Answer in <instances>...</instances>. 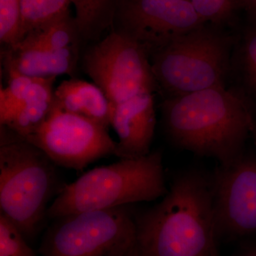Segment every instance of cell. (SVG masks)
I'll return each instance as SVG.
<instances>
[{
  "label": "cell",
  "mask_w": 256,
  "mask_h": 256,
  "mask_svg": "<svg viewBox=\"0 0 256 256\" xmlns=\"http://www.w3.org/2000/svg\"><path fill=\"white\" fill-rule=\"evenodd\" d=\"M161 110L165 131L175 146L224 166L244 154L255 121L246 96L226 86L166 98Z\"/></svg>",
  "instance_id": "obj_1"
},
{
  "label": "cell",
  "mask_w": 256,
  "mask_h": 256,
  "mask_svg": "<svg viewBox=\"0 0 256 256\" xmlns=\"http://www.w3.org/2000/svg\"><path fill=\"white\" fill-rule=\"evenodd\" d=\"M136 222L142 256H220L210 178L200 172L180 174Z\"/></svg>",
  "instance_id": "obj_2"
},
{
  "label": "cell",
  "mask_w": 256,
  "mask_h": 256,
  "mask_svg": "<svg viewBox=\"0 0 256 256\" xmlns=\"http://www.w3.org/2000/svg\"><path fill=\"white\" fill-rule=\"evenodd\" d=\"M56 166L38 146L0 124V214L26 238L42 228L48 202L63 188Z\"/></svg>",
  "instance_id": "obj_3"
},
{
  "label": "cell",
  "mask_w": 256,
  "mask_h": 256,
  "mask_svg": "<svg viewBox=\"0 0 256 256\" xmlns=\"http://www.w3.org/2000/svg\"><path fill=\"white\" fill-rule=\"evenodd\" d=\"M162 154L151 152L142 158L118 162L87 172L64 185L48 207L47 216L56 218L90 210L152 202L168 193Z\"/></svg>",
  "instance_id": "obj_4"
},
{
  "label": "cell",
  "mask_w": 256,
  "mask_h": 256,
  "mask_svg": "<svg viewBox=\"0 0 256 256\" xmlns=\"http://www.w3.org/2000/svg\"><path fill=\"white\" fill-rule=\"evenodd\" d=\"M233 42L204 24L156 50L150 58L158 89L166 98L225 86Z\"/></svg>",
  "instance_id": "obj_5"
},
{
  "label": "cell",
  "mask_w": 256,
  "mask_h": 256,
  "mask_svg": "<svg viewBox=\"0 0 256 256\" xmlns=\"http://www.w3.org/2000/svg\"><path fill=\"white\" fill-rule=\"evenodd\" d=\"M136 246V216L124 206L56 218L40 252L42 256H124Z\"/></svg>",
  "instance_id": "obj_6"
},
{
  "label": "cell",
  "mask_w": 256,
  "mask_h": 256,
  "mask_svg": "<svg viewBox=\"0 0 256 256\" xmlns=\"http://www.w3.org/2000/svg\"><path fill=\"white\" fill-rule=\"evenodd\" d=\"M82 63L86 73L110 104L158 89L146 48L114 28L85 52Z\"/></svg>",
  "instance_id": "obj_7"
},
{
  "label": "cell",
  "mask_w": 256,
  "mask_h": 256,
  "mask_svg": "<svg viewBox=\"0 0 256 256\" xmlns=\"http://www.w3.org/2000/svg\"><path fill=\"white\" fill-rule=\"evenodd\" d=\"M25 139L41 149L56 165L77 171L101 158L116 156L117 148L108 128L64 110L55 102L44 122Z\"/></svg>",
  "instance_id": "obj_8"
},
{
  "label": "cell",
  "mask_w": 256,
  "mask_h": 256,
  "mask_svg": "<svg viewBox=\"0 0 256 256\" xmlns=\"http://www.w3.org/2000/svg\"><path fill=\"white\" fill-rule=\"evenodd\" d=\"M114 23V30L140 44L150 56L205 24L190 0H119Z\"/></svg>",
  "instance_id": "obj_9"
},
{
  "label": "cell",
  "mask_w": 256,
  "mask_h": 256,
  "mask_svg": "<svg viewBox=\"0 0 256 256\" xmlns=\"http://www.w3.org/2000/svg\"><path fill=\"white\" fill-rule=\"evenodd\" d=\"M210 178L220 238L256 234V159L244 154Z\"/></svg>",
  "instance_id": "obj_10"
},
{
  "label": "cell",
  "mask_w": 256,
  "mask_h": 256,
  "mask_svg": "<svg viewBox=\"0 0 256 256\" xmlns=\"http://www.w3.org/2000/svg\"><path fill=\"white\" fill-rule=\"evenodd\" d=\"M110 106V126L119 139L114 156L134 159L150 154L156 124L154 94H140Z\"/></svg>",
  "instance_id": "obj_11"
},
{
  "label": "cell",
  "mask_w": 256,
  "mask_h": 256,
  "mask_svg": "<svg viewBox=\"0 0 256 256\" xmlns=\"http://www.w3.org/2000/svg\"><path fill=\"white\" fill-rule=\"evenodd\" d=\"M2 58L8 75L18 74L34 78L60 75L73 76L79 58V46L54 50L36 46L18 44L6 47Z\"/></svg>",
  "instance_id": "obj_12"
},
{
  "label": "cell",
  "mask_w": 256,
  "mask_h": 256,
  "mask_svg": "<svg viewBox=\"0 0 256 256\" xmlns=\"http://www.w3.org/2000/svg\"><path fill=\"white\" fill-rule=\"evenodd\" d=\"M55 104L63 110L84 116L108 129L110 101L95 84L74 78L63 80L55 88Z\"/></svg>",
  "instance_id": "obj_13"
},
{
  "label": "cell",
  "mask_w": 256,
  "mask_h": 256,
  "mask_svg": "<svg viewBox=\"0 0 256 256\" xmlns=\"http://www.w3.org/2000/svg\"><path fill=\"white\" fill-rule=\"evenodd\" d=\"M56 77L36 78L25 98L3 124L23 138L28 137L47 118L55 102Z\"/></svg>",
  "instance_id": "obj_14"
},
{
  "label": "cell",
  "mask_w": 256,
  "mask_h": 256,
  "mask_svg": "<svg viewBox=\"0 0 256 256\" xmlns=\"http://www.w3.org/2000/svg\"><path fill=\"white\" fill-rule=\"evenodd\" d=\"M82 41L75 16L70 11L28 34L18 44L60 50L80 46ZM15 46V45H14Z\"/></svg>",
  "instance_id": "obj_15"
},
{
  "label": "cell",
  "mask_w": 256,
  "mask_h": 256,
  "mask_svg": "<svg viewBox=\"0 0 256 256\" xmlns=\"http://www.w3.org/2000/svg\"><path fill=\"white\" fill-rule=\"evenodd\" d=\"M82 41L98 42L112 25L119 0H70Z\"/></svg>",
  "instance_id": "obj_16"
},
{
  "label": "cell",
  "mask_w": 256,
  "mask_h": 256,
  "mask_svg": "<svg viewBox=\"0 0 256 256\" xmlns=\"http://www.w3.org/2000/svg\"><path fill=\"white\" fill-rule=\"evenodd\" d=\"M70 4V0H21L22 26L18 42L30 32L68 12Z\"/></svg>",
  "instance_id": "obj_17"
},
{
  "label": "cell",
  "mask_w": 256,
  "mask_h": 256,
  "mask_svg": "<svg viewBox=\"0 0 256 256\" xmlns=\"http://www.w3.org/2000/svg\"><path fill=\"white\" fill-rule=\"evenodd\" d=\"M8 79L6 86L0 89V124H3L18 108L36 78L10 74Z\"/></svg>",
  "instance_id": "obj_18"
},
{
  "label": "cell",
  "mask_w": 256,
  "mask_h": 256,
  "mask_svg": "<svg viewBox=\"0 0 256 256\" xmlns=\"http://www.w3.org/2000/svg\"><path fill=\"white\" fill-rule=\"evenodd\" d=\"M21 0H0V42L6 47L20 41L21 33Z\"/></svg>",
  "instance_id": "obj_19"
},
{
  "label": "cell",
  "mask_w": 256,
  "mask_h": 256,
  "mask_svg": "<svg viewBox=\"0 0 256 256\" xmlns=\"http://www.w3.org/2000/svg\"><path fill=\"white\" fill-rule=\"evenodd\" d=\"M237 56L242 80L250 92L256 96V26L246 32Z\"/></svg>",
  "instance_id": "obj_20"
},
{
  "label": "cell",
  "mask_w": 256,
  "mask_h": 256,
  "mask_svg": "<svg viewBox=\"0 0 256 256\" xmlns=\"http://www.w3.org/2000/svg\"><path fill=\"white\" fill-rule=\"evenodd\" d=\"M0 256H35L20 229L0 214Z\"/></svg>",
  "instance_id": "obj_21"
},
{
  "label": "cell",
  "mask_w": 256,
  "mask_h": 256,
  "mask_svg": "<svg viewBox=\"0 0 256 256\" xmlns=\"http://www.w3.org/2000/svg\"><path fill=\"white\" fill-rule=\"evenodd\" d=\"M204 22L220 24L232 18L237 0H190Z\"/></svg>",
  "instance_id": "obj_22"
},
{
  "label": "cell",
  "mask_w": 256,
  "mask_h": 256,
  "mask_svg": "<svg viewBox=\"0 0 256 256\" xmlns=\"http://www.w3.org/2000/svg\"><path fill=\"white\" fill-rule=\"evenodd\" d=\"M233 256H256V244L244 248Z\"/></svg>",
  "instance_id": "obj_23"
},
{
  "label": "cell",
  "mask_w": 256,
  "mask_h": 256,
  "mask_svg": "<svg viewBox=\"0 0 256 256\" xmlns=\"http://www.w3.org/2000/svg\"><path fill=\"white\" fill-rule=\"evenodd\" d=\"M124 256H142L141 255L140 252L138 250L137 246L134 248V249H132L130 252H128L127 254Z\"/></svg>",
  "instance_id": "obj_24"
},
{
  "label": "cell",
  "mask_w": 256,
  "mask_h": 256,
  "mask_svg": "<svg viewBox=\"0 0 256 256\" xmlns=\"http://www.w3.org/2000/svg\"><path fill=\"white\" fill-rule=\"evenodd\" d=\"M252 136H254L256 144V120H255V121H254V126H252Z\"/></svg>",
  "instance_id": "obj_25"
}]
</instances>
